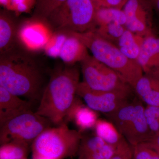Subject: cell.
Segmentation results:
<instances>
[{
    "label": "cell",
    "mask_w": 159,
    "mask_h": 159,
    "mask_svg": "<svg viewBox=\"0 0 159 159\" xmlns=\"http://www.w3.org/2000/svg\"><path fill=\"white\" fill-rule=\"evenodd\" d=\"M145 115L148 127L152 136L159 133V120L157 116L156 107L147 106Z\"/></svg>",
    "instance_id": "obj_25"
},
{
    "label": "cell",
    "mask_w": 159,
    "mask_h": 159,
    "mask_svg": "<svg viewBox=\"0 0 159 159\" xmlns=\"http://www.w3.org/2000/svg\"><path fill=\"white\" fill-rule=\"evenodd\" d=\"M132 147L128 143L118 148L117 152L110 159H132Z\"/></svg>",
    "instance_id": "obj_27"
},
{
    "label": "cell",
    "mask_w": 159,
    "mask_h": 159,
    "mask_svg": "<svg viewBox=\"0 0 159 159\" xmlns=\"http://www.w3.org/2000/svg\"><path fill=\"white\" fill-rule=\"evenodd\" d=\"M80 72L76 65L65 64L51 74L35 113L56 125L65 123L77 97Z\"/></svg>",
    "instance_id": "obj_2"
},
{
    "label": "cell",
    "mask_w": 159,
    "mask_h": 159,
    "mask_svg": "<svg viewBox=\"0 0 159 159\" xmlns=\"http://www.w3.org/2000/svg\"><path fill=\"white\" fill-rule=\"evenodd\" d=\"M122 9L126 16V29L143 37L152 34L149 12L143 0H126Z\"/></svg>",
    "instance_id": "obj_10"
},
{
    "label": "cell",
    "mask_w": 159,
    "mask_h": 159,
    "mask_svg": "<svg viewBox=\"0 0 159 159\" xmlns=\"http://www.w3.org/2000/svg\"><path fill=\"white\" fill-rule=\"evenodd\" d=\"M29 145L12 141L1 145L0 159H23L26 158Z\"/></svg>",
    "instance_id": "obj_20"
},
{
    "label": "cell",
    "mask_w": 159,
    "mask_h": 159,
    "mask_svg": "<svg viewBox=\"0 0 159 159\" xmlns=\"http://www.w3.org/2000/svg\"><path fill=\"white\" fill-rule=\"evenodd\" d=\"M159 155V133L155 135L147 142Z\"/></svg>",
    "instance_id": "obj_29"
},
{
    "label": "cell",
    "mask_w": 159,
    "mask_h": 159,
    "mask_svg": "<svg viewBox=\"0 0 159 159\" xmlns=\"http://www.w3.org/2000/svg\"><path fill=\"white\" fill-rule=\"evenodd\" d=\"M95 21L97 27L111 23H118L125 26L126 18L121 8L96 7Z\"/></svg>",
    "instance_id": "obj_19"
},
{
    "label": "cell",
    "mask_w": 159,
    "mask_h": 159,
    "mask_svg": "<svg viewBox=\"0 0 159 159\" xmlns=\"http://www.w3.org/2000/svg\"><path fill=\"white\" fill-rule=\"evenodd\" d=\"M133 91H95L82 81L78 84L77 95L92 109L107 115L116 111L133 99L135 98Z\"/></svg>",
    "instance_id": "obj_9"
},
{
    "label": "cell",
    "mask_w": 159,
    "mask_h": 159,
    "mask_svg": "<svg viewBox=\"0 0 159 159\" xmlns=\"http://www.w3.org/2000/svg\"><path fill=\"white\" fill-rule=\"evenodd\" d=\"M133 159H159V154L145 142L133 146Z\"/></svg>",
    "instance_id": "obj_24"
},
{
    "label": "cell",
    "mask_w": 159,
    "mask_h": 159,
    "mask_svg": "<svg viewBox=\"0 0 159 159\" xmlns=\"http://www.w3.org/2000/svg\"><path fill=\"white\" fill-rule=\"evenodd\" d=\"M132 159H133V158H132Z\"/></svg>",
    "instance_id": "obj_35"
},
{
    "label": "cell",
    "mask_w": 159,
    "mask_h": 159,
    "mask_svg": "<svg viewBox=\"0 0 159 159\" xmlns=\"http://www.w3.org/2000/svg\"><path fill=\"white\" fill-rule=\"evenodd\" d=\"M97 8H118L122 9L126 0H93Z\"/></svg>",
    "instance_id": "obj_28"
},
{
    "label": "cell",
    "mask_w": 159,
    "mask_h": 159,
    "mask_svg": "<svg viewBox=\"0 0 159 159\" xmlns=\"http://www.w3.org/2000/svg\"><path fill=\"white\" fill-rule=\"evenodd\" d=\"M137 61L144 74L157 73L159 70V38L151 34L144 37Z\"/></svg>",
    "instance_id": "obj_12"
},
{
    "label": "cell",
    "mask_w": 159,
    "mask_h": 159,
    "mask_svg": "<svg viewBox=\"0 0 159 159\" xmlns=\"http://www.w3.org/2000/svg\"><path fill=\"white\" fill-rule=\"evenodd\" d=\"M33 159H51L47 158L39 157V158H33Z\"/></svg>",
    "instance_id": "obj_33"
},
{
    "label": "cell",
    "mask_w": 159,
    "mask_h": 159,
    "mask_svg": "<svg viewBox=\"0 0 159 159\" xmlns=\"http://www.w3.org/2000/svg\"><path fill=\"white\" fill-rule=\"evenodd\" d=\"M157 115L159 120V106L156 107Z\"/></svg>",
    "instance_id": "obj_32"
},
{
    "label": "cell",
    "mask_w": 159,
    "mask_h": 159,
    "mask_svg": "<svg viewBox=\"0 0 159 159\" xmlns=\"http://www.w3.org/2000/svg\"><path fill=\"white\" fill-rule=\"evenodd\" d=\"M66 0H36L33 17L34 19L45 21L54 9Z\"/></svg>",
    "instance_id": "obj_21"
},
{
    "label": "cell",
    "mask_w": 159,
    "mask_h": 159,
    "mask_svg": "<svg viewBox=\"0 0 159 159\" xmlns=\"http://www.w3.org/2000/svg\"><path fill=\"white\" fill-rule=\"evenodd\" d=\"M96 11L93 0H66L45 22L61 33H83L96 29Z\"/></svg>",
    "instance_id": "obj_4"
},
{
    "label": "cell",
    "mask_w": 159,
    "mask_h": 159,
    "mask_svg": "<svg viewBox=\"0 0 159 159\" xmlns=\"http://www.w3.org/2000/svg\"><path fill=\"white\" fill-rule=\"evenodd\" d=\"M26 159V158H24V159Z\"/></svg>",
    "instance_id": "obj_34"
},
{
    "label": "cell",
    "mask_w": 159,
    "mask_h": 159,
    "mask_svg": "<svg viewBox=\"0 0 159 159\" xmlns=\"http://www.w3.org/2000/svg\"><path fill=\"white\" fill-rule=\"evenodd\" d=\"M80 64L83 82L92 89L104 92L134 90L115 71L93 56L89 55Z\"/></svg>",
    "instance_id": "obj_8"
},
{
    "label": "cell",
    "mask_w": 159,
    "mask_h": 159,
    "mask_svg": "<svg viewBox=\"0 0 159 159\" xmlns=\"http://www.w3.org/2000/svg\"><path fill=\"white\" fill-rule=\"evenodd\" d=\"M64 33L80 40L94 58L115 71L133 89L144 75L138 61L129 59L116 45L100 36L95 30L83 33Z\"/></svg>",
    "instance_id": "obj_3"
},
{
    "label": "cell",
    "mask_w": 159,
    "mask_h": 159,
    "mask_svg": "<svg viewBox=\"0 0 159 159\" xmlns=\"http://www.w3.org/2000/svg\"><path fill=\"white\" fill-rule=\"evenodd\" d=\"M11 0H1V5L5 6L6 9H9L11 4Z\"/></svg>",
    "instance_id": "obj_30"
},
{
    "label": "cell",
    "mask_w": 159,
    "mask_h": 159,
    "mask_svg": "<svg viewBox=\"0 0 159 159\" xmlns=\"http://www.w3.org/2000/svg\"><path fill=\"white\" fill-rule=\"evenodd\" d=\"M144 37L125 29L117 42V46L129 59L136 61L139 57Z\"/></svg>",
    "instance_id": "obj_17"
},
{
    "label": "cell",
    "mask_w": 159,
    "mask_h": 159,
    "mask_svg": "<svg viewBox=\"0 0 159 159\" xmlns=\"http://www.w3.org/2000/svg\"><path fill=\"white\" fill-rule=\"evenodd\" d=\"M138 98L147 106H159V78L158 73L144 74L134 88Z\"/></svg>",
    "instance_id": "obj_13"
},
{
    "label": "cell",
    "mask_w": 159,
    "mask_h": 159,
    "mask_svg": "<svg viewBox=\"0 0 159 159\" xmlns=\"http://www.w3.org/2000/svg\"><path fill=\"white\" fill-rule=\"evenodd\" d=\"M107 143L97 136H84L83 135L78 148V158L82 157L103 148Z\"/></svg>",
    "instance_id": "obj_22"
},
{
    "label": "cell",
    "mask_w": 159,
    "mask_h": 159,
    "mask_svg": "<svg viewBox=\"0 0 159 159\" xmlns=\"http://www.w3.org/2000/svg\"><path fill=\"white\" fill-rule=\"evenodd\" d=\"M118 148L107 144L101 149L78 159H110L116 153Z\"/></svg>",
    "instance_id": "obj_26"
},
{
    "label": "cell",
    "mask_w": 159,
    "mask_h": 159,
    "mask_svg": "<svg viewBox=\"0 0 159 159\" xmlns=\"http://www.w3.org/2000/svg\"><path fill=\"white\" fill-rule=\"evenodd\" d=\"M83 135L63 123L42 133L31 144L33 158L64 159L77 154Z\"/></svg>",
    "instance_id": "obj_5"
},
{
    "label": "cell",
    "mask_w": 159,
    "mask_h": 159,
    "mask_svg": "<svg viewBox=\"0 0 159 159\" xmlns=\"http://www.w3.org/2000/svg\"><path fill=\"white\" fill-rule=\"evenodd\" d=\"M45 72L34 57L16 47L0 54V86L32 102H39Z\"/></svg>",
    "instance_id": "obj_1"
},
{
    "label": "cell",
    "mask_w": 159,
    "mask_h": 159,
    "mask_svg": "<svg viewBox=\"0 0 159 159\" xmlns=\"http://www.w3.org/2000/svg\"><path fill=\"white\" fill-rule=\"evenodd\" d=\"M51 121L32 110L9 120L0 126L1 145L17 141L28 145L44 131L51 127Z\"/></svg>",
    "instance_id": "obj_7"
},
{
    "label": "cell",
    "mask_w": 159,
    "mask_h": 159,
    "mask_svg": "<svg viewBox=\"0 0 159 159\" xmlns=\"http://www.w3.org/2000/svg\"><path fill=\"white\" fill-rule=\"evenodd\" d=\"M66 35L60 49L59 57L67 65H75L80 63L89 55L85 45L77 37L71 34Z\"/></svg>",
    "instance_id": "obj_14"
},
{
    "label": "cell",
    "mask_w": 159,
    "mask_h": 159,
    "mask_svg": "<svg viewBox=\"0 0 159 159\" xmlns=\"http://www.w3.org/2000/svg\"><path fill=\"white\" fill-rule=\"evenodd\" d=\"M77 97L65 123L73 121L80 132L94 128L98 119L97 111L83 104Z\"/></svg>",
    "instance_id": "obj_15"
},
{
    "label": "cell",
    "mask_w": 159,
    "mask_h": 159,
    "mask_svg": "<svg viewBox=\"0 0 159 159\" xmlns=\"http://www.w3.org/2000/svg\"><path fill=\"white\" fill-rule=\"evenodd\" d=\"M94 129L96 135L109 145L119 148L128 143L110 121L98 119Z\"/></svg>",
    "instance_id": "obj_18"
},
{
    "label": "cell",
    "mask_w": 159,
    "mask_h": 159,
    "mask_svg": "<svg viewBox=\"0 0 159 159\" xmlns=\"http://www.w3.org/2000/svg\"><path fill=\"white\" fill-rule=\"evenodd\" d=\"M125 29V26L118 23H111L98 26L95 30L103 38L113 43H117Z\"/></svg>",
    "instance_id": "obj_23"
},
{
    "label": "cell",
    "mask_w": 159,
    "mask_h": 159,
    "mask_svg": "<svg viewBox=\"0 0 159 159\" xmlns=\"http://www.w3.org/2000/svg\"><path fill=\"white\" fill-rule=\"evenodd\" d=\"M157 9L159 10V0H151Z\"/></svg>",
    "instance_id": "obj_31"
},
{
    "label": "cell",
    "mask_w": 159,
    "mask_h": 159,
    "mask_svg": "<svg viewBox=\"0 0 159 159\" xmlns=\"http://www.w3.org/2000/svg\"><path fill=\"white\" fill-rule=\"evenodd\" d=\"M32 102L0 86V126L9 120L31 111Z\"/></svg>",
    "instance_id": "obj_11"
},
{
    "label": "cell",
    "mask_w": 159,
    "mask_h": 159,
    "mask_svg": "<svg viewBox=\"0 0 159 159\" xmlns=\"http://www.w3.org/2000/svg\"><path fill=\"white\" fill-rule=\"evenodd\" d=\"M142 102L135 97L116 111L105 115L132 146L147 142L152 137Z\"/></svg>",
    "instance_id": "obj_6"
},
{
    "label": "cell",
    "mask_w": 159,
    "mask_h": 159,
    "mask_svg": "<svg viewBox=\"0 0 159 159\" xmlns=\"http://www.w3.org/2000/svg\"><path fill=\"white\" fill-rule=\"evenodd\" d=\"M16 22L6 10L0 13V54L16 47Z\"/></svg>",
    "instance_id": "obj_16"
}]
</instances>
